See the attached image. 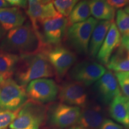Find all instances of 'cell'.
Returning <instances> with one entry per match:
<instances>
[{"instance_id": "32", "label": "cell", "mask_w": 129, "mask_h": 129, "mask_svg": "<svg viewBox=\"0 0 129 129\" xmlns=\"http://www.w3.org/2000/svg\"><path fill=\"white\" fill-rule=\"evenodd\" d=\"M5 33H6V30L3 28V27L0 25V41H1V40L4 38Z\"/></svg>"}, {"instance_id": "4", "label": "cell", "mask_w": 129, "mask_h": 129, "mask_svg": "<svg viewBox=\"0 0 129 129\" xmlns=\"http://www.w3.org/2000/svg\"><path fill=\"white\" fill-rule=\"evenodd\" d=\"M25 87L12 78L4 80L0 85V111H16L28 101Z\"/></svg>"}, {"instance_id": "19", "label": "cell", "mask_w": 129, "mask_h": 129, "mask_svg": "<svg viewBox=\"0 0 129 129\" xmlns=\"http://www.w3.org/2000/svg\"><path fill=\"white\" fill-rule=\"evenodd\" d=\"M90 12L95 19L113 22L115 17V9L107 0H88Z\"/></svg>"}, {"instance_id": "33", "label": "cell", "mask_w": 129, "mask_h": 129, "mask_svg": "<svg viewBox=\"0 0 129 129\" xmlns=\"http://www.w3.org/2000/svg\"><path fill=\"white\" fill-rule=\"evenodd\" d=\"M69 129H90V128H83V127H80V126H75V127H71V128H69Z\"/></svg>"}, {"instance_id": "18", "label": "cell", "mask_w": 129, "mask_h": 129, "mask_svg": "<svg viewBox=\"0 0 129 129\" xmlns=\"http://www.w3.org/2000/svg\"><path fill=\"white\" fill-rule=\"evenodd\" d=\"M126 99V97L122 94L114 98L110 103L109 113L113 119L129 128V113Z\"/></svg>"}, {"instance_id": "11", "label": "cell", "mask_w": 129, "mask_h": 129, "mask_svg": "<svg viewBox=\"0 0 129 129\" xmlns=\"http://www.w3.org/2000/svg\"><path fill=\"white\" fill-rule=\"evenodd\" d=\"M81 111V108L78 106L64 104L56 105L51 109L50 113L51 124L59 128L72 126L78 122Z\"/></svg>"}, {"instance_id": "12", "label": "cell", "mask_w": 129, "mask_h": 129, "mask_svg": "<svg viewBox=\"0 0 129 129\" xmlns=\"http://www.w3.org/2000/svg\"><path fill=\"white\" fill-rule=\"evenodd\" d=\"M27 15L29 17L30 23L35 31H38V25L46 19L52 18L60 15L56 10L53 2L43 4L37 0H27Z\"/></svg>"}, {"instance_id": "23", "label": "cell", "mask_w": 129, "mask_h": 129, "mask_svg": "<svg viewBox=\"0 0 129 129\" xmlns=\"http://www.w3.org/2000/svg\"><path fill=\"white\" fill-rule=\"evenodd\" d=\"M115 25L122 37H129V14L124 10L117 11Z\"/></svg>"}, {"instance_id": "20", "label": "cell", "mask_w": 129, "mask_h": 129, "mask_svg": "<svg viewBox=\"0 0 129 129\" xmlns=\"http://www.w3.org/2000/svg\"><path fill=\"white\" fill-rule=\"evenodd\" d=\"M106 67L115 72L129 71V51L121 44L111 56Z\"/></svg>"}, {"instance_id": "9", "label": "cell", "mask_w": 129, "mask_h": 129, "mask_svg": "<svg viewBox=\"0 0 129 129\" xmlns=\"http://www.w3.org/2000/svg\"><path fill=\"white\" fill-rule=\"evenodd\" d=\"M106 69L102 64L92 61H83L72 68L70 77L74 81L89 86L101 78Z\"/></svg>"}, {"instance_id": "21", "label": "cell", "mask_w": 129, "mask_h": 129, "mask_svg": "<svg viewBox=\"0 0 129 129\" xmlns=\"http://www.w3.org/2000/svg\"><path fill=\"white\" fill-rule=\"evenodd\" d=\"M19 57L20 56L17 54L0 49V74L4 80L12 78Z\"/></svg>"}, {"instance_id": "8", "label": "cell", "mask_w": 129, "mask_h": 129, "mask_svg": "<svg viewBox=\"0 0 129 129\" xmlns=\"http://www.w3.org/2000/svg\"><path fill=\"white\" fill-rule=\"evenodd\" d=\"M26 91L29 100L42 104L55 100L59 87L51 79L40 78L30 81L27 85Z\"/></svg>"}, {"instance_id": "35", "label": "cell", "mask_w": 129, "mask_h": 129, "mask_svg": "<svg viewBox=\"0 0 129 129\" xmlns=\"http://www.w3.org/2000/svg\"><path fill=\"white\" fill-rule=\"evenodd\" d=\"M124 10L125 12L127 13H128L129 14V6H127V7L125 8V9Z\"/></svg>"}, {"instance_id": "28", "label": "cell", "mask_w": 129, "mask_h": 129, "mask_svg": "<svg viewBox=\"0 0 129 129\" xmlns=\"http://www.w3.org/2000/svg\"><path fill=\"white\" fill-rule=\"evenodd\" d=\"M107 1L115 9H120L129 4V0H107Z\"/></svg>"}, {"instance_id": "25", "label": "cell", "mask_w": 129, "mask_h": 129, "mask_svg": "<svg viewBox=\"0 0 129 129\" xmlns=\"http://www.w3.org/2000/svg\"><path fill=\"white\" fill-rule=\"evenodd\" d=\"M115 75L122 92L129 99V71L115 72Z\"/></svg>"}, {"instance_id": "7", "label": "cell", "mask_w": 129, "mask_h": 129, "mask_svg": "<svg viewBox=\"0 0 129 129\" xmlns=\"http://www.w3.org/2000/svg\"><path fill=\"white\" fill-rule=\"evenodd\" d=\"M58 78H62L77 60L76 54L61 46L48 47L43 51Z\"/></svg>"}, {"instance_id": "24", "label": "cell", "mask_w": 129, "mask_h": 129, "mask_svg": "<svg viewBox=\"0 0 129 129\" xmlns=\"http://www.w3.org/2000/svg\"><path fill=\"white\" fill-rule=\"evenodd\" d=\"M79 0H54L53 4L57 12L64 17H68Z\"/></svg>"}, {"instance_id": "17", "label": "cell", "mask_w": 129, "mask_h": 129, "mask_svg": "<svg viewBox=\"0 0 129 129\" xmlns=\"http://www.w3.org/2000/svg\"><path fill=\"white\" fill-rule=\"evenodd\" d=\"M104 114L101 108L98 106L86 108L81 111L77 122L79 126L86 128L100 127L104 121Z\"/></svg>"}, {"instance_id": "13", "label": "cell", "mask_w": 129, "mask_h": 129, "mask_svg": "<svg viewBox=\"0 0 129 129\" xmlns=\"http://www.w3.org/2000/svg\"><path fill=\"white\" fill-rule=\"evenodd\" d=\"M95 86L100 98L105 104H110L114 98L121 94L115 74L110 71H106L97 81Z\"/></svg>"}, {"instance_id": "16", "label": "cell", "mask_w": 129, "mask_h": 129, "mask_svg": "<svg viewBox=\"0 0 129 129\" xmlns=\"http://www.w3.org/2000/svg\"><path fill=\"white\" fill-rule=\"evenodd\" d=\"M113 22L106 20H101L98 22L91 34L88 53L91 58H94L98 55V53L107 35Z\"/></svg>"}, {"instance_id": "26", "label": "cell", "mask_w": 129, "mask_h": 129, "mask_svg": "<svg viewBox=\"0 0 129 129\" xmlns=\"http://www.w3.org/2000/svg\"><path fill=\"white\" fill-rule=\"evenodd\" d=\"M18 111H0V129H6L13 121Z\"/></svg>"}, {"instance_id": "6", "label": "cell", "mask_w": 129, "mask_h": 129, "mask_svg": "<svg viewBox=\"0 0 129 129\" xmlns=\"http://www.w3.org/2000/svg\"><path fill=\"white\" fill-rule=\"evenodd\" d=\"M40 25L41 29L40 34L43 41L47 47H54L59 46L65 37L68 21L67 17L60 14L43 20Z\"/></svg>"}, {"instance_id": "2", "label": "cell", "mask_w": 129, "mask_h": 129, "mask_svg": "<svg viewBox=\"0 0 129 129\" xmlns=\"http://www.w3.org/2000/svg\"><path fill=\"white\" fill-rule=\"evenodd\" d=\"M19 56L14 74H15L16 81L20 85L25 87L32 81L52 77L55 74L44 53Z\"/></svg>"}, {"instance_id": "31", "label": "cell", "mask_w": 129, "mask_h": 129, "mask_svg": "<svg viewBox=\"0 0 129 129\" xmlns=\"http://www.w3.org/2000/svg\"><path fill=\"white\" fill-rule=\"evenodd\" d=\"M11 5L9 4L7 1L5 0H0V9L1 8H5V7H9Z\"/></svg>"}, {"instance_id": "27", "label": "cell", "mask_w": 129, "mask_h": 129, "mask_svg": "<svg viewBox=\"0 0 129 129\" xmlns=\"http://www.w3.org/2000/svg\"><path fill=\"white\" fill-rule=\"evenodd\" d=\"M100 129H124V128L112 120L105 119L103 121L100 126Z\"/></svg>"}, {"instance_id": "36", "label": "cell", "mask_w": 129, "mask_h": 129, "mask_svg": "<svg viewBox=\"0 0 129 129\" xmlns=\"http://www.w3.org/2000/svg\"><path fill=\"white\" fill-rule=\"evenodd\" d=\"M127 108H128V113H129V99L127 98Z\"/></svg>"}, {"instance_id": "34", "label": "cell", "mask_w": 129, "mask_h": 129, "mask_svg": "<svg viewBox=\"0 0 129 129\" xmlns=\"http://www.w3.org/2000/svg\"><path fill=\"white\" fill-rule=\"evenodd\" d=\"M4 78H3V77L1 75V74H0V85H1V84H2V83L3 81H4Z\"/></svg>"}, {"instance_id": "3", "label": "cell", "mask_w": 129, "mask_h": 129, "mask_svg": "<svg viewBox=\"0 0 129 129\" xmlns=\"http://www.w3.org/2000/svg\"><path fill=\"white\" fill-rule=\"evenodd\" d=\"M46 108L41 104L28 100L19 109L10 129H40L46 118Z\"/></svg>"}, {"instance_id": "29", "label": "cell", "mask_w": 129, "mask_h": 129, "mask_svg": "<svg viewBox=\"0 0 129 129\" xmlns=\"http://www.w3.org/2000/svg\"><path fill=\"white\" fill-rule=\"evenodd\" d=\"M11 5V6H17L26 9L28 7V1L27 0H5Z\"/></svg>"}, {"instance_id": "1", "label": "cell", "mask_w": 129, "mask_h": 129, "mask_svg": "<svg viewBox=\"0 0 129 129\" xmlns=\"http://www.w3.org/2000/svg\"><path fill=\"white\" fill-rule=\"evenodd\" d=\"M48 47L29 22L9 30L0 43V49L19 56L43 52Z\"/></svg>"}, {"instance_id": "15", "label": "cell", "mask_w": 129, "mask_h": 129, "mask_svg": "<svg viewBox=\"0 0 129 129\" xmlns=\"http://www.w3.org/2000/svg\"><path fill=\"white\" fill-rule=\"evenodd\" d=\"M25 20V15L18 7L0 9V25L5 30H10L21 26Z\"/></svg>"}, {"instance_id": "22", "label": "cell", "mask_w": 129, "mask_h": 129, "mask_svg": "<svg viewBox=\"0 0 129 129\" xmlns=\"http://www.w3.org/2000/svg\"><path fill=\"white\" fill-rule=\"evenodd\" d=\"M91 15L88 0H81L75 5L68 16V26L86 20Z\"/></svg>"}, {"instance_id": "10", "label": "cell", "mask_w": 129, "mask_h": 129, "mask_svg": "<svg viewBox=\"0 0 129 129\" xmlns=\"http://www.w3.org/2000/svg\"><path fill=\"white\" fill-rule=\"evenodd\" d=\"M58 98L62 104L84 108L87 101V94L81 84L67 82L59 87Z\"/></svg>"}, {"instance_id": "30", "label": "cell", "mask_w": 129, "mask_h": 129, "mask_svg": "<svg viewBox=\"0 0 129 129\" xmlns=\"http://www.w3.org/2000/svg\"><path fill=\"white\" fill-rule=\"evenodd\" d=\"M121 45L129 51V37H122L121 38Z\"/></svg>"}, {"instance_id": "14", "label": "cell", "mask_w": 129, "mask_h": 129, "mask_svg": "<svg viewBox=\"0 0 129 129\" xmlns=\"http://www.w3.org/2000/svg\"><path fill=\"white\" fill-rule=\"evenodd\" d=\"M121 44V37L115 23H112L100 48L97 59L101 64L108 63L113 52Z\"/></svg>"}, {"instance_id": "5", "label": "cell", "mask_w": 129, "mask_h": 129, "mask_svg": "<svg viewBox=\"0 0 129 129\" xmlns=\"http://www.w3.org/2000/svg\"><path fill=\"white\" fill-rule=\"evenodd\" d=\"M98 20L89 17L84 22L73 24L68 27L65 37L69 44L80 54L88 53L91 34Z\"/></svg>"}]
</instances>
